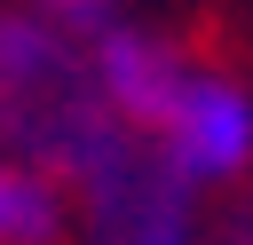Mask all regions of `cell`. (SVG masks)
<instances>
[{"label": "cell", "instance_id": "obj_1", "mask_svg": "<svg viewBox=\"0 0 253 245\" xmlns=\"http://www.w3.org/2000/svg\"><path fill=\"white\" fill-rule=\"evenodd\" d=\"M134 126L111 119L87 40L63 16H0V150L32 174L79 190Z\"/></svg>", "mask_w": 253, "mask_h": 245}, {"label": "cell", "instance_id": "obj_2", "mask_svg": "<svg viewBox=\"0 0 253 245\" xmlns=\"http://www.w3.org/2000/svg\"><path fill=\"white\" fill-rule=\"evenodd\" d=\"M79 245H198V190L150 134H126L79 182Z\"/></svg>", "mask_w": 253, "mask_h": 245}, {"label": "cell", "instance_id": "obj_3", "mask_svg": "<svg viewBox=\"0 0 253 245\" xmlns=\"http://www.w3.org/2000/svg\"><path fill=\"white\" fill-rule=\"evenodd\" d=\"M55 16L87 40V63H95V87H103L111 119L134 126V134H150L166 119V103L182 95V79H190V63L174 55V40H158L142 24H119L103 0H79V8H55Z\"/></svg>", "mask_w": 253, "mask_h": 245}, {"label": "cell", "instance_id": "obj_4", "mask_svg": "<svg viewBox=\"0 0 253 245\" xmlns=\"http://www.w3.org/2000/svg\"><path fill=\"white\" fill-rule=\"evenodd\" d=\"M150 142L166 150V166L206 190V182H229L253 166V95L221 71H190L182 95L166 103V119L150 126Z\"/></svg>", "mask_w": 253, "mask_h": 245}, {"label": "cell", "instance_id": "obj_5", "mask_svg": "<svg viewBox=\"0 0 253 245\" xmlns=\"http://www.w3.org/2000/svg\"><path fill=\"white\" fill-rule=\"evenodd\" d=\"M71 237V198L63 182L32 174L24 158L0 150V245H63Z\"/></svg>", "mask_w": 253, "mask_h": 245}, {"label": "cell", "instance_id": "obj_6", "mask_svg": "<svg viewBox=\"0 0 253 245\" xmlns=\"http://www.w3.org/2000/svg\"><path fill=\"white\" fill-rule=\"evenodd\" d=\"M47 8H79V0H47Z\"/></svg>", "mask_w": 253, "mask_h": 245}]
</instances>
